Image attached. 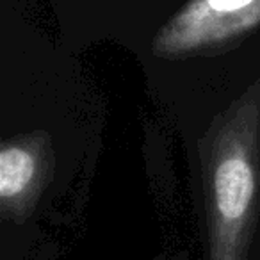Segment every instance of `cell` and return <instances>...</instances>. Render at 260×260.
Listing matches in <instances>:
<instances>
[{
	"mask_svg": "<svg viewBox=\"0 0 260 260\" xmlns=\"http://www.w3.org/2000/svg\"><path fill=\"white\" fill-rule=\"evenodd\" d=\"M198 155L207 260H249L260 219V79L210 119Z\"/></svg>",
	"mask_w": 260,
	"mask_h": 260,
	"instance_id": "cell-1",
	"label": "cell"
},
{
	"mask_svg": "<svg viewBox=\"0 0 260 260\" xmlns=\"http://www.w3.org/2000/svg\"><path fill=\"white\" fill-rule=\"evenodd\" d=\"M260 29V0H187L152 40L164 61L219 55Z\"/></svg>",
	"mask_w": 260,
	"mask_h": 260,
	"instance_id": "cell-2",
	"label": "cell"
},
{
	"mask_svg": "<svg viewBox=\"0 0 260 260\" xmlns=\"http://www.w3.org/2000/svg\"><path fill=\"white\" fill-rule=\"evenodd\" d=\"M55 170L50 136L34 130L4 139L0 145V217L23 224L40 205Z\"/></svg>",
	"mask_w": 260,
	"mask_h": 260,
	"instance_id": "cell-3",
	"label": "cell"
}]
</instances>
